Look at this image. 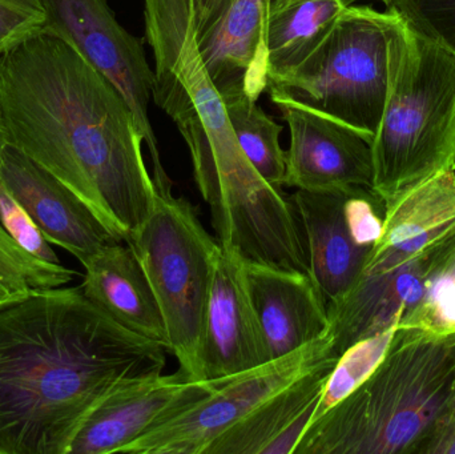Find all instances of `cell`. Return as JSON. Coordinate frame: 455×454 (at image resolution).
<instances>
[{
  "mask_svg": "<svg viewBox=\"0 0 455 454\" xmlns=\"http://www.w3.org/2000/svg\"><path fill=\"white\" fill-rule=\"evenodd\" d=\"M5 144L44 168L125 242L159 192L144 139L116 88L71 44L44 29L0 56Z\"/></svg>",
  "mask_w": 455,
  "mask_h": 454,
  "instance_id": "obj_1",
  "label": "cell"
},
{
  "mask_svg": "<svg viewBox=\"0 0 455 454\" xmlns=\"http://www.w3.org/2000/svg\"><path fill=\"white\" fill-rule=\"evenodd\" d=\"M167 348L83 293L40 290L0 308V454H68L91 410L120 384L160 375Z\"/></svg>",
  "mask_w": 455,
  "mask_h": 454,
  "instance_id": "obj_2",
  "label": "cell"
},
{
  "mask_svg": "<svg viewBox=\"0 0 455 454\" xmlns=\"http://www.w3.org/2000/svg\"><path fill=\"white\" fill-rule=\"evenodd\" d=\"M144 2L146 37L155 56L152 98L188 146L219 244L245 263L299 268L307 247L296 205L257 173L238 146L197 50L189 0Z\"/></svg>",
  "mask_w": 455,
  "mask_h": 454,
  "instance_id": "obj_3",
  "label": "cell"
},
{
  "mask_svg": "<svg viewBox=\"0 0 455 454\" xmlns=\"http://www.w3.org/2000/svg\"><path fill=\"white\" fill-rule=\"evenodd\" d=\"M455 380V332L400 325L379 367L307 426L293 454H416Z\"/></svg>",
  "mask_w": 455,
  "mask_h": 454,
  "instance_id": "obj_4",
  "label": "cell"
},
{
  "mask_svg": "<svg viewBox=\"0 0 455 454\" xmlns=\"http://www.w3.org/2000/svg\"><path fill=\"white\" fill-rule=\"evenodd\" d=\"M387 10L389 80L371 140V188L387 210L433 176L455 170V51Z\"/></svg>",
  "mask_w": 455,
  "mask_h": 454,
  "instance_id": "obj_5",
  "label": "cell"
},
{
  "mask_svg": "<svg viewBox=\"0 0 455 454\" xmlns=\"http://www.w3.org/2000/svg\"><path fill=\"white\" fill-rule=\"evenodd\" d=\"M125 243L154 291L179 375L205 381L203 339L220 244L205 231L188 200L160 194L151 215Z\"/></svg>",
  "mask_w": 455,
  "mask_h": 454,
  "instance_id": "obj_6",
  "label": "cell"
},
{
  "mask_svg": "<svg viewBox=\"0 0 455 454\" xmlns=\"http://www.w3.org/2000/svg\"><path fill=\"white\" fill-rule=\"evenodd\" d=\"M389 10L347 5L302 63L267 77L270 100L301 104L373 140L389 80Z\"/></svg>",
  "mask_w": 455,
  "mask_h": 454,
  "instance_id": "obj_7",
  "label": "cell"
},
{
  "mask_svg": "<svg viewBox=\"0 0 455 454\" xmlns=\"http://www.w3.org/2000/svg\"><path fill=\"white\" fill-rule=\"evenodd\" d=\"M337 356L328 333L297 351L213 380L204 399L147 432L123 454H204L213 440L289 384Z\"/></svg>",
  "mask_w": 455,
  "mask_h": 454,
  "instance_id": "obj_8",
  "label": "cell"
},
{
  "mask_svg": "<svg viewBox=\"0 0 455 454\" xmlns=\"http://www.w3.org/2000/svg\"><path fill=\"white\" fill-rule=\"evenodd\" d=\"M48 31L71 44L124 99L140 128L154 163V181L160 195H172L173 183L160 159L148 106L155 72L140 39L119 21L107 0H43Z\"/></svg>",
  "mask_w": 455,
  "mask_h": 454,
  "instance_id": "obj_9",
  "label": "cell"
},
{
  "mask_svg": "<svg viewBox=\"0 0 455 454\" xmlns=\"http://www.w3.org/2000/svg\"><path fill=\"white\" fill-rule=\"evenodd\" d=\"M291 200L304 231L310 275L331 303L363 272L381 237L387 208L368 187L297 189Z\"/></svg>",
  "mask_w": 455,
  "mask_h": 454,
  "instance_id": "obj_10",
  "label": "cell"
},
{
  "mask_svg": "<svg viewBox=\"0 0 455 454\" xmlns=\"http://www.w3.org/2000/svg\"><path fill=\"white\" fill-rule=\"evenodd\" d=\"M273 0H189L197 50L221 98L259 100L267 91Z\"/></svg>",
  "mask_w": 455,
  "mask_h": 454,
  "instance_id": "obj_11",
  "label": "cell"
},
{
  "mask_svg": "<svg viewBox=\"0 0 455 454\" xmlns=\"http://www.w3.org/2000/svg\"><path fill=\"white\" fill-rule=\"evenodd\" d=\"M289 127L283 186L302 191L373 187L371 140L355 128L286 99H272ZM373 189V188H371Z\"/></svg>",
  "mask_w": 455,
  "mask_h": 454,
  "instance_id": "obj_12",
  "label": "cell"
},
{
  "mask_svg": "<svg viewBox=\"0 0 455 454\" xmlns=\"http://www.w3.org/2000/svg\"><path fill=\"white\" fill-rule=\"evenodd\" d=\"M212 389L213 381H187L178 372L120 384L83 421L68 454L122 453L147 432L207 397Z\"/></svg>",
  "mask_w": 455,
  "mask_h": 454,
  "instance_id": "obj_13",
  "label": "cell"
},
{
  "mask_svg": "<svg viewBox=\"0 0 455 454\" xmlns=\"http://www.w3.org/2000/svg\"><path fill=\"white\" fill-rule=\"evenodd\" d=\"M0 181L45 239L77 260L117 240L68 187L10 144L0 151Z\"/></svg>",
  "mask_w": 455,
  "mask_h": 454,
  "instance_id": "obj_14",
  "label": "cell"
},
{
  "mask_svg": "<svg viewBox=\"0 0 455 454\" xmlns=\"http://www.w3.org/2000/svg\"><path fill=\"white\" fill-rule=\"evenodd\" d=\"M270 360L246 287L243 260L221 248L205 320L203 378L220 380Z\"/></svg>",
  "mask_w": 455,
  "mask_h": 454,
  "instance_id": "obj_15",
  "label": "cell"
},
{
  "mask_svg": "<svg viewBox=\"0 0 455 454\" xmlns=\"http://www.w3.org/2000/svg\"><path fill=\"white\" fill-rule=\"evenodd\" d=\"M243 274L272 360L326 335L328 303L312 275L245 261Z\"/></svg>",
  "mask_w": 455,
  "mask_h": 454,
  "instance_id": "obj_16",
  "label": "cell"
},
{
  "mask_svg": "<svg viewBox=\"0 0 455 454\" xmlns=\"http://www.w3.org/2000/svg\"><path fill=\"white\" fill-rule=\"evenodd\" d=\"M429 251L384 272H361L352 287L328 304V336L337 356L360 341L401 324L422 295Z\"/></svg>",
  "mask_w": 455,
  "mask_h": 454,
  "instance_id": "obj_17",
  "label": "cell"
},
{
  "mask_svg": "<svg viewBox=\"0 0 455 454\" xmlns=\"http://www.w3.org/2000/svg\"><path fill=\"white\" fill-rule=\"evenodd\" d=\"M339 357L318 365L211 442L204 454H293Z\"/></svg>",
  "mask_w": 455,
  "mask_h": 454,
  "instance_id": "obj_18",
  "label": "cell"
},
{
  "mask_svg": "<svg viewBox=\"0 0 455 454\" xmlns=\"http://www.w3.org/2000/svg\"><path fill=\"white\" fill-rule=\"evenodd\" d=\"M455 229V170L443 171L387 208L384 229L363 272L403 266Z\"/></svg>",
  "mask_w": 455,
  "mask_h": 454,
  "instance_id": "obj_19",
  "label": "cell"
},
{
  "mask_svg": "<svg viewBox=\"0 0 455 454\" xmlns=\"http://www.w3.org/2000/svg\"><path fill=\"white\" fill-rule=\"evenodd\" d=\"M83 293L131 332L168 349L167 330L151 284L130 245L115 240L83 259Z\"/></svg>",
  "mask_w": 455,
  "mask_h": 454,
  "instance_id": "obj_20",
  "label": "cell"
},
{
  "mask_svg": "<svg viewBox=\"0 0 455 454\" xmlns=\"http://www.w3.org/2000/svg\"><path fill=\"white\" fill-rule=\"evenodd\" d=\"M345 7L342 0L272 2L267 19V77L286 74L302 63L323 42Z\"/></svg>",
  "mask_w": 455,
  "mask_h": 454,
  "instance_id": "obj_21",
  "label": "cell"
},
{
  "mask_svg": "<svg viewBox=\"0 0 455 454\" xmlns=\"http://www.w3.org/2000/svg\"><path fill=\"white\" fill-rule=\"evenodd\" d=\"M223 100L246 159L267 184L283 189L286 170L285 151L280 144L283 127L248 96L235 95Z\"/></svg>",
  "mask_w": 455,
  "mask_h": 454,
  "instance_id": "obj_22",
  "label": "cell"
},
{
  "mask_svg": "<svg viewBox=\"0 0 455 454\" xmlns=\"http://www.w3.org/2000/svg\"><path fill=\"white\" fill-rule=\"evenodd\" d=\"M400 325L432 335L455 332V229L429 251L421 299Z\"/></svg>",
  "mask_w": 455,
  "mask_h": 454,
  "instance_id": "obj_23",
  "label": "cell"
},
{
  "mask_svg": "<svg viewBox=\"0 0 455 454\" xmlns=\"http://www.w3.org/2000/svg\"><path fill=\"white\" fill-rule=\"evenodd\" d=\"M76 272L29 255L0 226V308L48 288L64 287Z\"/></svg>",
  "mask_w": 455,
  "mask_h": 454,
  "instance_id": "obj_24",
  "label": "cell"
},
{
  "mask_svg": "<svg viewBox=\"0 0 455 454\" xmlns=\"http://www.w3.org/2000/svg\"><path fill=\"white\" fill-rule=\"evenodd\" d=\"M398 328L400 325H395L373 338L360 341L339 356L336 367L329 376L325 391L312 421L323 416L337 402H341L373 373L389 351L390 344Z\"/></svg>",
  "mask_w": 455,
  "mask_h": 454,
  "instance_id": "obj_25",
  "label": "cell"
},
{
  "mask_svg": "<svg viewBox=\"0 0 455 454\" xmlns=\"http://www.w3.org/2000/svg\"><path fill=\"white\" fill-rule=\"evenodd\" d=\"M47 23L43 0H0V56L42 34Z\"/></svg>",
  "mask_w": 455,
  "mask_h": 454,
  "instance_id": "obj_26",
  "label": "cell"
},
{
  "mask_svg": "<svg viewBox=\"0 0 455 454\" xmlns=\"http://www.w3.org/2000/svg\"><path fill=\"white\" fill-rule=\"evenodd\" d=\"M0 226L12 237L16 244L40 260L59 264L58 255L45 239L39 227L32 220L23 205L10 194L0 181Z\"/></svg>",
  "mask_w": 455,
  "mask_h": 454,
  "instance_id": "obj_27",
  "label": "cell"
},
{
  "mask_svg": "<svg viewBox=\"0 0 455 454\" xmlns=\"http://www.w3.org/2000/svg\"><path fill=\"white\" fill-rule=\"evenodd\" d=\"M390 7L455 51V0H395Z\"/></svg>",
  "mask_w": 455,
  "mask_h": 454,
  "instance_id": "obj_28",
  "label": "cell"
},
{
  "mask_svg": "<svg viewBox=\"0 0 455 454\" xmlns=\"http://www.w3.org/2000/svg\"><path fill=\"white\" fill-rule=\"evenodd\" d=\"M416 454H455V380L443 410Z\"/></svg>",
  "mask_w": 455,
  "mask_h": 454,
  "instance_id": "obj_29",
  "label": "cell"
},
{
  "mask_svg": "<svg viewBox=\"0 0 455 454\" xmlns=\"http://www.w3.org/2000/svg\"><path fill=\"white\" fill-rule=\"evenodd\" d=\"M291 2V0H273V4H285V3ZM347 5L355 4L358 0H342ZM379 2L384 3L387 7H390L395 0H379Z\"/></svg>",
  "mask_w": 455,
  "mask_h": 454,
  "instance_id": "obj_30",
  "label": "cell"
},
{
  "mask_svg": "<svg viewBox=\"0 0 455 454\" xmlns=\"http://www.w3.org/2000/svg\"><path fill=\"white\" fill-rule=\"evenodd\" d=\"M5 146L4 125H3L2 115H0V151Z\"/></svg>",
  "mask_w": 455,
  "mask_h": 454,
  "instance_id": "obj_31",
  "label": "cell"
}]
</instances>
